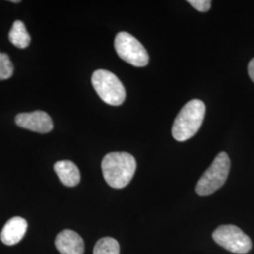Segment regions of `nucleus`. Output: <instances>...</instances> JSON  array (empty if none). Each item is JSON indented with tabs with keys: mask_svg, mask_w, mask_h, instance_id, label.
<instances>
[{
	"mask_svg": "<svg viewBox=\"0 0 254 254\" xmlns=\"http://www.w3.org/2000/svg\"><path fill=\"white\" fill-rule=\"evenodd\" d=\"M191 6L201 12H205L211 8L212 2L210 0H189L188 1Z\"/></svg>",
	"mask_w": 254,
	"mask_h": 254,
	"instance_id": "nucleus-14",
	"label": "nucleus"
},
{
	"mask_svg": "<svg viewBox=\"0 0 254 254\" xmlns=\"http://www.w3.org/2000/svg\"><path fill=\"white\" fill-rule=\"evenodd\" d=\"M248 73L251 77V79L254 83V58L250 62L249 66H248Z\"/></svg>",
	"mask_w": 254,
	"mask_h": 254,
	"instance_id": "nucleus-15",
	"label": "nucleus"
},
{
	"mask_svg": "<svg viewBox=\"0 0 254 254\" xmlns=\"http://www.w3.org/2000/svg\"><path fill=\"white\" fill-rule=\"evenodd\" d=\"M91 83L105 103L111 106H120L126 100L125 87L114 73L107 70H97L91 76Z\"/></svg>",
	"mask_w": 254,
	"mask_h": 254,
	"instance_id": "nucleus-4",
	"label": "nucleus"
},
{
	"mask_svg": "<svg viewBox=\"0 0 254 254\" xmlns=\"http://www.w3.org/2000/svg\"><path fill=\"white\" fill-rule=\"evenodd\" d=\"M93 254H120L118 241L112 237H103L94 246Z\"/></svg>",
	"mask_w": 254,
	"mask_h": 254,
	"instance_id": "nucleus-12",
	"label": "nucleus"
},
{
	"mask_svg": "<svg viewBox=\"0 0 254 254\" xmlns=\"http://www.w3.org/2000/svg\"><path fill=\"white\" fill-rule=\"evenodd\" d=\"M136 169L135 157L125 152L109 153L102 161L104 178L113 189L126 188L134 177Z\"/></svg>",
	"mask_w": 254,
	"mask_h": 254,
	"instance_id": "nucleus-1",
	"label": "nucleus"
},
{
	"mask_svg": "<svg viewBox=\"0 0 254 254\" xmlns=\"http://www.w3.org/2000/svg\"><path fill=\"white\" fill-rule=\"evenodd\" d=\"M12 3H20V0H11Z\"/></svg>",
	"mask_w": 254,
	"mask_h": 254,
	"instance_id": "nucleus-16",
	"label": "nucleus"
},
{
	"mask_svg": "<svg viewBox=\"0 0 254 254\" xmlns=\"http://www.w3.org/2000/svg\"><path fill=\"white\" fill-rule=\"evenodd\" d=\"M230 168L231 160L229 155L225 152L219 153L197 183V194L202 197L214 194L225 184Z\"/></svg>",
	"mask_w": 254,
	"mask_h": 254,
	"instance_id": "nucleus-3",
	"label": "nucleus"
},
{
	"mask_svg": "<svg viewBox=\"0 0 254 254\" xmlns=\"http://www.w3.org/2000/svg\"><path fill=\"white\" fill-rule=\"evenodd\" d=\"M9 39L10 43L14 46L20 49L27 48L30 44V36L26 29L25 24L20 21L16 20L11 29L9 30Z\"/></svg>",
	"mask_w": 254,
	"mask_h": 254,
	"instance_id": "nucleus-11",
	"label": "nucleus"
},
{
	"mask_svg": "<svg viewBox=\"0 0 254 254\" xmlns=\"http://www.w3.org/2000/svg\"><path fill=\"white\" fill-rule=\"evenodd\" d=\"M212 236L217 244L233 254H248L253 248L251 238L236 225H221Z\"/></svg>",
	"mask_w": 254,
	"mask_h": 254,
	"instance_id": "nucleus-5",
	"label": "nucleus"
},
{
	"mask_svg": "<svg viewBox=\"0 0 254 254\" xmlns=\"http://www.w3.org/2000/svg\"><path fill=\"white\" fill-rule=\"evenodd\" d=\"M55 173L66 187H75L80 182V172L75 164L70 160L58 161L54 165Z\"/></svg>",
	"mask_w": 254,
	"mask_h": 254,
	"instance_id": "nucleus-10",
	"label": "nucleus"
},
{
	"mask_svg": "<svg viewBox=\"0 0 254 254\" xmlns=\"http://www.w3.org/2000/svg\"><path fill=\"white\" fill-rule=\"evenodd\" d=\"M13 73V65L9 58L5 53L0 52V80H6Z\"/></svg>",
	"mask_w": 254,
	"mask_h": 254,
	"instance_id": "nucleus-13",
	"label": "nucleus"
},
{
	"mask_svg": "<svg viewBox=\"0 0 254 254\" xmlns=\"http://www.w3.org/2000/svg\"><path fill=\"white\" fill-rule=\"evenodd\" d=\"M27 229V222L25 218L21 217L10 218L2 229L0 239L5 245H16L26 235Z\"/></svg>",
	"mask_w": 254,
	"mask_h": 254,
	"instance_id": "nucleus-9",
	"label": "nucleus"
},
{
	"mask_svg": "<svg viewBox=\"0 0 254 254\" xmlns=\"http://www.w3.org/2000/svg\"><path fill=\"white\" fill-rule=\"evenodd\" d=\"M114 46L119 57L136 67H143L149 63V55L144 46L136 38L127 32H120L114 42Z\"/></svg>",
	"mask_w": 254,
	"mask_h": 254,
	"instance_id": "nucleus-6",
	"label": "nucleus"
},
{
	"mask_svg": "<svg viewBox=\"0 0 254 254\" xmlns=\"http://www.w3.org/2000/svg\"><path fill=\"white\" fill-rule=\"evenodd\" d=\"M55 245L61 254H83L85 251L81 236L72 230L62 231L56 237Z\"/></svg>",
	"mask_w": 254,
	"mask_h": 254,
	"instance_id": "nucleus-8",
	"label": "nucleus"
},
{
	"mask_svg": "<svg viewBox=\"0 0 254 254\" xmlns=\"http://www.w3.org/2000/svg\"><path fill=\"white\" fill-rule=\"evenodd\" d=\"M205 115V105L199 99L188 102L173 123L172 133L177 141H186L199 131Z\"/></svg>",
	"mask_w": 254,
	"mask_h": 254,
	"instance_id": "nucleus-2",
	"label": "nucleus"
},
{
	"mask_svg": "<svg viewBox=\"0 0 254 254\" xmlns=\"http://www.w3.org/2000/svg\"><path fill=\"white\" fill-rule=\"evenodd\" d=\"M15 123L18 127L40 134L49 133L53 129L52 119L42 110L20 113L15 117Z\"/></svg>",
	"mask_w": 254,
	"mask_h": 254,
	"instance_id": "nucleus-7",
	"label": "nucleus"
}]
</instances>
